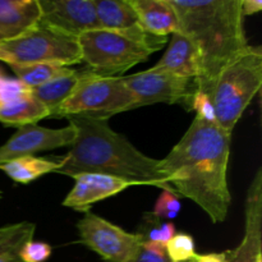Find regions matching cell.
<instances>
[{
    "label": "cell",
    "instance_id": "6da1fadb",
    "mask_svg": "<svg viewBox=\"0 0 262 262\" xmlns=\"http://www.w3.org/2000/svg\"><path fill=\"white\" fill-rule=\"evenodd\" d=\"M230 138L216 123L196 117L160 160L161 173L171 188L199 205L214 224L227 219L232 202L228 186Z\"/></svg>",
    "mask_w": 262,
    "mask_h": 262
},
{
    "label": "cell",
    "instance_id": "3957f363",
    "mask_svg": "<svg viewBox=\"0 0 262 262\" xmlns=\"http://www.w3.org/2000/svg\"><path fill=\"white\" fill-rule=\"evenodd\" d=\"M179 31L188 36L201 56L197 91L209 95L220 69L250 43L246 37L242 0H168Z\"/></svg>",
    "mask_w": 262,
    "mask_h": 262
},
{
    "label": "cell",
    "instance_id": "30bf717a",
    "mask_svg": "<svg viewBox=\"0 0 262 262\" xmlns=\"http://www.w3.org/2000/svg\"><path fill=\"white\" fill-rule=\"evenodd\" d=\"M37 3L38 26L73 38L101 28L94 0H37Z\"/></svg>",
    "mask_w": 262,
    "mask_h": 262
},
{
    "label": "cell",
    "instance_id": "cb8c5ba5",
    "mask_svg": "<svg viewBox=\"0 0 262 262\" xmlns=\"http://www.w3.org/2000/svg\"><path fill=\"white\" fill-rule=\"evenodd\" d=\"M161 194L156 201L154 207L152 215L155 217H169L174 219L181 211L182 205L177 197L176 192L168 191V189H161Z\"/></svg>",
    "mask_w": 262,
    "mask_h": 262
},
{
    "label": "cell",
    "instance_id": "ac0fdd59",
    "mask_svg": "<svg viewBox=\"0 0 262 262\" xmlns=\"http://www.w3.org/2000/svg\"><path fill=\"white\" fill-rule=\"evenodd\" d=\"M82 77V72L69 69L61 76L31 89L33 99L40 101L50 112V118H54L60 105L71 96L73 90Z\"/></svg>",
    "mask_w": 262,
    "mask_h": 262
},
{
    "label": "cell",
    "instance_id": "9a60e30c",
    "mask_svg": "<svg viewBox=\"0 0 262 262\" xmlns=\"http://www.w3.org/2000/svg\"><path fill=\"white\" fill-rule=\"evenodd\" d=\"M37 0H0V40L17 37L38 26Z\"/></svg>",
    "mask_w": 262,
    "mask_h": 262
},
{
    "label": "cell",
    "instance_id": "4dcf8cb0",
    "mask_svg": "<svg viewBox=\"0 0 262 262\" xmlns=\"http://www.w3.org/2000/svg\"><path fill=\"white\" fill-rule=\"evenodd\" d=\"M2 194H3V193H2V191H0V200H2Z\"/></svg>",
    "mask_w": 262,
    "mask_h": 262
},
{
    "label": "cell",
    "instance_id": "277c9868",
    "mask_svg": "<svg viewBox=\"0 0 262 262\" xmlns=\"http://www.w3.org/2000/svg\"><path fill=\"white\" fill-rule=\"evenodd\" d=\"M77 41L89 72L101 77H118L147 60L168 43L169 38L150 33L137 25L128 30L87 31Z\"/></svg>",
    "mask_w": 262,
    "mask_h": 262
},
{
    "label": "cell",
    "instance_id": "7402d4cb",
    "mask_svg": "<svg viewBox=\"0 0 262 262\" xmlns=\"http://www.w3.org/2000/svg\"><path fill=\"white\" fill-rule=\"evenodd\" d=\"M14 72L17 79L25 86L33 89L41 86L56 77L61 76L69 71L67 67L55 66V64H20V66H10Z\"/></svg>",
    "mask_w": 262,
    "mask_h": 262
},
{
    "label": "cell",
    "instance_id": "5b68a950",
    "mask_svg": "<svg viewBox=\"0 0 262 262\" xmlns=\"http://www.w3.org/2000/svg\"><path fill=\"white\" fill-rule=\"evenodd\" d=\"M261 86L262 49L248 45L220 69L210 89L216 124L232 135Z\"/></svg>",
    "mask_w": 262,
    "mask_h": 262
},
{
    "label": "cell",
    "instance_id": "9c48e42d",
    "mask_svg": "<svg viewBox=\"0 0 262 262\" xmlns=\"http://www.w3.org/2000/svg\"><path fill=\"white\" fill-rule=\"evenodd\" d=\"M122 79L136 97L133 109L158 102H179L189 107L192 96L197 91L194 79L182 78L174 74L154 72L151 69L129 76H122Z\"/></svg>",
    "mask_w": 262,
    "mask_h": 262
},
{
    "label": "cell",
    "instance_id": "ba28073f",
    "mask_svg": "<svg viewBox=\"0 0 262 262\" xmlns=\"http://www.w3.org/2000/svg\"><path fill=\"white\" fill-rule=\"evenodd\" d=\"M79 242L106 262H130L142 247L141 234H132L91 211L77 223Z\"/></svg>",
    "mask_w": 262,
    "mask_h": 262
},
{
    "label": "cell",
    "instance_id": "7a4b0ae2",
    "mask_svg": "<svg viewBox=\"0 0 262 262\" xmlns=\"http://www.w3.org/2000/svg\"><path fill=\"white\" fill-rule=\"evenodd\" d=\"M67 118L76 128L77 137L54 173L72 178L82 173L105 174L136 186L174 191L161 173L160 160L137 150L124 136L110 128L107 119L83 114Z\"/></svg>",
    "mask_w": 262,
    "mask_h": 262
},
{
    "label": "cell",
    "instance_id": "8fae6325",
    "mask_svg": "<svg viewBox=\"0 0 262 262\" xmlns=\"http://www.w3.org/2000/svg\"><path fill=\"white\" fill-rule=\"evenodd\" d=\"M76 137L77 130L72 124L58 129L37 124L20 127L0 147V166L23 156L72 146Z\"/></svg>",
    "mask_w": 262,
    "mask_h": 262
},
{
    "label": "cell",
    "instance_id": "484cf974",
    "mask_svg": "<svg viewBox=\"0 0 262 262\" xmlns=\"http://www.w3.org/2000/svg\"><path fill=\"white\" fill-rule=\"evenodd\" d=\"M51 256V246L45 242L30 241L22 247L19 257L23 262H45Z\"/></svg>",
    "mask_w": 262,
    "mask_h": 262
},
{
    "label": "cell",
    "instance_id": "4316f807",
    "mask_svg": "<svg viewBox=\"0 0 262 262\" xmlns=\"http://www.w3.org/2000/svg\"><path fill=\"white\" fill-rule=\"evenodd\" d=\"M174 234H176V227H174L173 223H165V224H163V227L160 228V230H159L158 242L166 246V243L173 238Z\"/></svg>",
    "mask_w": 262,
    "mask_h": 262
},
{
    "label": "cell",
    "instance_id": "2e32d148",
    "mask_svg": "<svg viewBox=\"0 0 262 262\" xmlns=\"http://www.w3.org/2000/svg\"><path fill=\"white\" fill-rule=\"evenodd\" d=\"M135 9L140 25L156 36L168 37L178 32L179 22L168 0H128Z\"/></svg>",
    "mask_w": 262,
    "mask_h": 262
},
{
    "label": "cell",
    "instance_id": "8992f818",
    "mask_svg": "<svg viewBox=\"0 0 262 262\" xmlns=\"http://www.w3.org/2000/svg\"><path fill=\"white\" fill-rule=\"evenodd\" d=\"M0 61L9 66L42 63L68 68L81 63L82 54L77 38L36 26L17 37L0 40Z\"/></svg>",
    "mask_w": 262,
    "mask_h": 262
},
{
    "label": "cell",
    "instance_id": "603a6c76",
    "mask_svg": "<svg viewBox=\"0 0 262 262\" xmlns=\"http://www.w3.org/2000/svg\"><path fill=\"white\" fill-rule=\"evenodd\" d=\"M165 250L170 262H188L196 256L194 239L187 233H176L166 243Z\"/></svg>",
    "mask_w": 262,
    "mask_h": 262
},
{
    "label": "cell",
    "instance_id": "d4e9b609",
    "mask_svg": "<svg viewBox=\"0 0 262 262\" xmlns=\"http://www.w3.org/2000/svg\"><path fill=\"white\" fill-rule=\"evenodd\" d=\"M188 109L194 110L197 113L196 117L200 119L205 120L209 123H216V117H215L214 106L210 101L209 95L205 92L196 91L192 96L191 102H189Z\"/></svg>",
    "mask_w": 262,
    "mask_h": 262
},
{
    "label": "cell",
    "instance_id": "f546056e",
    "mask_svg": "<svg viewBox=\"0 0 262 262\" xmlns=\"http://www.w3.org/2000/svg\"><path fill=\"white\" fill-rule=\"evenodd\" d=\"M7 78H8V77H5L4 74L2 73V71H0V87L3 86V83H4V82H5V79H7Z\"/></svg>",
    "mask_w": 262,
    "mask_h": 262
},
{
    "label": "cell",
    "instance_id": "52a82bcc",
    "mask_svg": "<svg viewBox=\"0 0 262 262\" xmlns=\"http://www.w3.org/2000/svg\"><path fill=\"white\" fill-rule=\"evenodd\" d=\"M136 97L125 86L122 76L101 77L82 72L71 96L60 105L54 118L69 115H92L109 119L119 113L133 110Z\"/></svg>",
    "mask_w": 262,
    "mask_h": 262
},
{
    "label": "cell",
    "instance_id": "4fadbf2b",
    "mask_svg": "<svg viewBox=\"0 0 262 262\" xmlns=\"http://www.w3.org/2000/svg\"><path fill=\"white\" fill-rule=\"evenodd\" d=\"M73 178L76 183L64 199L63 206L82 212L90 211L96 202L115 196L128 187L136 186L132 182L105 174L82 173Z\"/></svg>",
    "mask_w": 262,
    "mask_h": 262
},
{
    "label": "cell",
    "instance_id": "ffe728a7",
    "mask_svg": "<svg viewBox=\"0 0 262 262\" xmlns=\"http://www.w3.org/2000/svg\"><path fill=\"white\" fill-rule=\"evenodd\" d=\"M58 168V161L37 156H23L0 166L9 178L20 184H30L45 174L54 173Z\"/></svg>",
    "mask_w": 262,
    "mask_h": 262
},
{
    "label": "cell",
    "instance_id": "7c38bea8",
    "mask_svg": "<svg viewBox=\"0 0 262 262\" xmlns=\"http://www.w3.org/2000/svg\"><path fill=\"white\" fill-rule=\"evenodd\" d=\"M228 262H262V169L255 174L245 206V235L234 250L225 252Z\"/></svg>",
    "mask_w": 262,
    "mask_h": 262
},
{
    "label": "cell",
    "instance_id": "5bb4252c",
    "mask_svg": "<svg viewBox=\"0 0 262 262\" xmlns=\"http://www.w3.org/2000/svg\"><path fill=\"white\" fill-rule=\"evenodd\" d=\"M169 45L160 60L150 68L154 72H164L182 78L197 81L201 76L202 66L199 49L183 32L171 33Z\"/></svg>",
    "mask_w": 262,
    "mask_h": 262
},
{
    "label": "cell",
    "instance_id": "e0dca14e",
    "mask_svg": "<svg viewBox=\"0 0 262 262\" xmlns=\"http://www.w3.org/2000/svg\"><path fill=\"white\" fill-rule=\"evenodd\" d=\"M50 118V112L33 99L27 96H9L0 94V122L8 127H25L36 124L40 120Z\"/></svg>",
    "mask_w": 262,
    "mask_h": 262
},
{
    "label": "cell",
    "instance_id": "44dd1931",
    "mask_svg": "<svg viewBox=\"0 0 262 262\" xmlns=\"http://www.w3.org/2000/svg\"><path fill=\"white\" fill-rule=\"evenodd\" d=\"M36 225L32 223H18L0 228V262H23L19 252L23 246L33 241Z\"/></svg>",
    "mask_w": 262,
    "mask_h": 262
},
{
    "label": "cell",
    "instance_id": "d6986e66",
    "mask_svg": "<svg viewBox=\"0 0 262 262\" xmlns=\"http://www.w3.org/2000/svg\"><path fill=\"white\" fill-rule=\"evenodd\" d=\"M94 4L101 28L128 30L140 25L128 0H94Z\"/></svg>",
    "mask_w": 262,
    "mask_h": 262
},
{
    "label": "cell",
    "instance_id": "83f0119b",
    "mask_svg": "<svg viewBox=\"0 0 262 262\" xmlns=\"http://www.w3.org/2000/svg\"><path fill=\"white\" fill-rule=\"evenodd\" d=\"M262 9L261 0H242L243 15H252Z\"/></svg>",
    "mask_w": 262,
    "mask_h": 262
},
{
    "label": "cell",
    "instance_id": "f1b7e54d",
    "mask_svg": "<svg viewBox=\"0 0 262 262\" xmlns=\"http://www.w3.org/2000/svg\"><path fill=\"white\" fill-rule=\"evenodd\" d=\"M192 262H228L224 253H207V255H196Z\"/></svg>",
    "mask_w": 262,
    "mask_h": 262
}]
</instances>
